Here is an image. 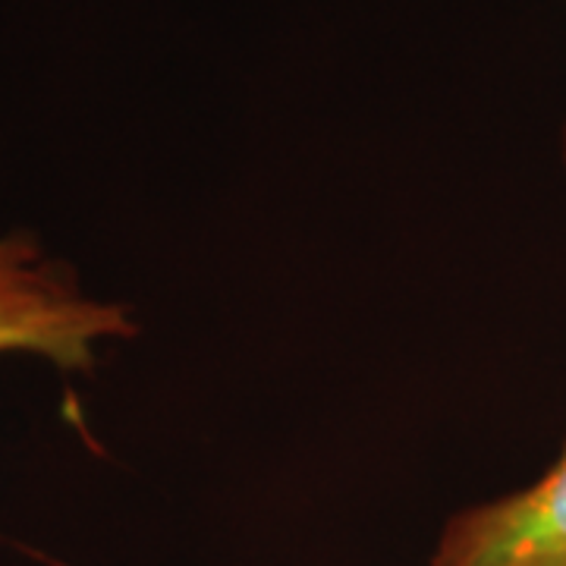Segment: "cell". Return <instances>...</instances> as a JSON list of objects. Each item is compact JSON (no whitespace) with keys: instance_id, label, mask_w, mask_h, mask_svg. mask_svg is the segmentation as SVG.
I'll return each mask as SVG.
<instances>
[{"instance_id":"7a4b0ae2","label":"cell","mask_w":566,"mask_h":566,"mask_svg":"<svg viewBox=\"0 0 566 566\" xmlns=\"http://www.w3.org/2000/svg\"><path fill=\"white\" fill-rule=\"evenodd\" d=\"M431 566H566V447L532 485L457 513Z\"/></svg>"},{"instance_id":"6da1fadb","label":"cell","mask_w":566,"mask_h":566,"mask_svg":"<svg viewBox=\"0 0 566 566\" xmlns=\"http://www.w3.org/2000/svg\"><path fill=\"white\" fill-rule=\"evenodd\" d=\"M136 324L117 303L92 300L29 237H0V353H32L63 371H88L102 344Z\"/></svg>"}]
</instances>
